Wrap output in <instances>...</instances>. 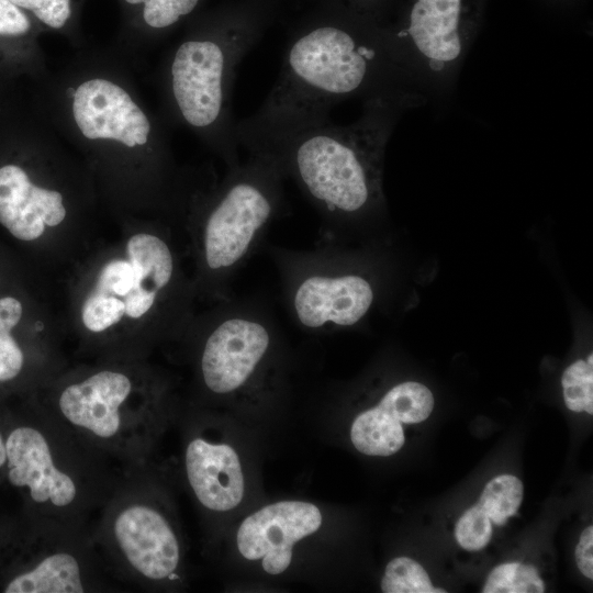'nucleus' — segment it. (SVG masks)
Returning <instances> with one entry per match:
<instances>
[{
	"instance_id": "nucleus-1",
	"label": "nucleus",
	"mask_w": 593,
	"mask_h": 593,
	"mask_svg": "<svg viewBox=\"0 0 593 593\" xmlns=\"http://www.w3.org/2000/svg\"><path fill=\"white\" fill-rule=\"evenodd\" d=\"M390 107L371 100L357 122L329 116L277 127L236 130L239 146L272 159L331 227L360 220L383 204L382 175L390 134Z\"/></svg>"
},
{
	"instance_id": "nucleus-2",
	"label": "nucleus",
	"mask_w": 593,
	"mask_h": 593,
	"mask_svg": "<svg viewBox=\"0 0 593 593\" xmlns=\"http://www.w3.org/2000/svg\"><path fill=\"white\" fill-rule=\"evenodd\" d=\"M380 60V47L349 29L314 25L290 42L264 103L236 122V128L265 130L326 118L335 103L371 83Z\"/></svg>"
},
{
	"instance_id": "nucleus-3",
	"label": "nucleus",
	"mask_w": 593,
	"mask_h": 593,
	"mask_svg": "<svg viewBox=\"0 0 593 593\" xmlns=\"http://www.w3.org/2000/svg\"><path fill=\"white\" fill-rule=\"evenodd\" d=\"M256 40L246 25L233 24L183 41L169 66V90L181 120L200 132L224 159L237 166L239 143L231 93L236 69Z\"/></svg>"
},
{
	"instance_id": "nucleus-4",
	"label": "nucleus",
	"mask_w": 593,
	"mask_h": 593,
	"mask_svg": "<svg viewBox=\"0 0 593 593\" xmlns=\"http://www.w3.org/2000/svg\"><path fill=\"white\" fill-rule=\"evenodd\" d=\"M284 177L272 159L249 154L230 168L214 192L202 224L205 270L226 290L284 204Z\"/></svg>"
},
{
	"instance_id": "nucleus-5",
	"label": "nucleus",
	"mask_w": 593,
	"mask_h": 593,
	"mask_svg": "<svg viewBox=\"0 0 593 593\" xmlns=\"http://www.w3.org/2000/svg\"><path fill=\"white\" fill-rule=\"evenodd\" d=\"M287 306L294 322L312 332L358 324L371 310L376 288L370 277L343 265L331 245L310 250L273 247Z\"/></svg>"
},
{
	"instance_id": "nucleus-6",
	"label": "nucleus",
	"mask_w": 593,
	"mask_h": 593,
	"mask_svg": "<svg viewBox=\"0 0 593 593\" xmlns=\"http://www.w3.org/2000/svg\"><path fill=\"white\" fill-rule=\"evenodd\" d=\"M275 324L260 306L233 302L204 343L201 372L209 390L228 394L244 388L270 353Z\"/></svg>"
},
{
	"instance_id": "nucleus-7",
	"label": "nucleus",
	"mask_w": 593,
	"mask_h": 593,
	"mask_svg": "<svg viewBox=\"0 0 593 593\" xmlns=\"http://www.w3.org/2000/svg\"><path fill=\"white\" fill-rule=\"evenodd\" d=\"M74 121L83 137L145 146L154 128L144 110L120 85L105 78L82 81L72 93Z\"/></svg>"
},
{
	"instance_id": "nucleus-8",
	"label": "nucleus",
	"mask_w": 593,
	"mask_h": 593,
	"mask_svg": "<svg viewBox=\"0 0 593 593\" xmlns=\"http://www.w3.org/2000/svg\"><path fill=\"white\" fill-rule=\"evenodd\" d=\"M322 524V514L312 503L282 501L267 505L249 515L237 532V547L248 560H261L270 574L288 569L292 547L315 533Z\"/></svg>"
},
{
	"instance_id": "nucleus-9",
	"label": "nucleus",
	"mask_w": 593,
	"mask_h": 593,
	"mask_svg": "<svg viewBox=\"0 0 593 593\" xmlns=\"http://www.w3.org/2000/svg\"><path fill=\"white\" fill-rule=\"evenodd\" d=\"M473 16L472 0H415L406 34L432 67L440 70L461 55Z\"/></svg>"
},
{
	"instance_id": "nucleus-10",
	"label": "nucleus",
	"mask_w": 593,
	"mask_h": 593,
	"mask_svg": "<svg viewBox=\"0 0 593 593\" xmlns=\"http://www.w3.org/2000/svg\"><path fill=\"white\" fill-rule=\"evenodd\" d=\"M114 535L131 566L148 579L161 580L176 570L179 545L166 519L146 505L123 510L114 522Z\"/></svg>"
},
{
	"instance_id": "nucleus-11",
	"label": "nucleus",
	"mask_w": 593,
	"mask_h": 593,
	"mask_svg": "<svg viewBox=\"0 0 593 593\" xmlns=\"http://www.w3.org/2000/svg\"><path fill=\"white\" fill-rule=\"evenodd\" d=\"M65 216L61 193L34 184L18 165L0 167V223L14 237L34 240L45 226H57Z\"/></svg>"
},
{
	"instance_id": "nucleus-12",
	"label": "nucleus",
	"mask_w": 593,
	"mask_h": 593,
	"mask_svg": "<svg viewBox=\"0 0 593 593\" xmlns=\"http://www.w3.org/2000/svg\"><path fill=\"white\" fill-rule=\"evenodd\" d=\"M9 480L13 485L27 486L35 502H51L64 507L76 497L72 479L55 465L45 437L32 427L11 432L5 443Z\"/></svg>"
},
{
	"instance_id": "nucleus-13",
	"label": "nucleus",
	"mask_w": 593,
	"mask_h": 593,
	"mask_svg": "<svg viewBox=\"0 0 593 593\" xmlns=\"http://www.w3.org/2000/svg\"><path fill=\"white\" fill-rule=\"evenodd\" d=\"M132 389L130 379L115 371H100L67 387L59 398L63 415L98 437L114 436L121 425L120 406Z\"/></svg>"
},
{
	"instance_id": "nucleus-14",
	"label": "nucleus",
	"mask_w": 593,
	"mask_h": 593,
	"mask_svg": "<svg viewBox=\"0 0 593 593\" xmlns=\"http://www.w3.org/2000/svg\"><path fill=\"white\" fill-rule=\"evenodd\" d=\"M187 475L198 500L213 511H228L244 495L239 459L226 444L192 440L186 452Z\"/></svg>"
},
{
	"instance_id": "nucleus-15",
	"label": "nucleus",
	"mask_w": 593,
	"mask_h": 593,
	"mask_svg": "<svg viewBox=\"0 0 593 593\" xmlns=\"http://www.w3.org/2000/svg\"><path fill=\"white\" fill-rule=\"evenodd\" d=\"M128 261L134 270V287L165 291L174 280L175 260L168 244L160 237L139 233L126 245Z\"/></svg>"
},
{
	"instance_id": "nucleus-16",
	"label": "nucleus",
	"mask_w": 593,
	"mask_h": 593,
	"mask_svg": "<svg viewBox=\"0 0 593 593\" xmlns=\"http://www.w3.org/2000/svg\"><path fill=\"white\" fill-rule=\"evenodd\" d=\"M5 593H81L83 585L77 559L58 552L43 559L34 569L13 579Z\"/></svg>"
},
{
	"instance_id": "nucleus-17",
	"label": "nucleus",
	"mask_w": 593,
	"mask_h": 593,
	"mask_svg": "<svg viewBox=\"0 0 593 593\" xmlns=\"http://www.w3.org/2000/svg\"><path fill=\"white\" fill-rule=\"evenodd\" d=\"M350 439L358 451L368 456H391L405 441L402 423L380 403L355 418Z\"/></svg>"
},
{
	"instance_id": "nucleus-18",
	"label": "nucleus",
	"mask_w": 593,
	"mask_h": 593,
	"mask_svg": "<svg viewBox=\"0 0 593 593\" xmlns=\"http://www.w3.org/2000/svg\"><path fill=\"white\" fill-rule=\"evenodd\" d=\"M379 403L402 424H414L428 418L434 409V396L423 383L404 381L391 387Z\"/></svg>"
},
{
	"instance_id": "nucleus-19",
	"label": "nucleus",
	"mask_w": 593,
	"mask_h": 593,
	"mask_svg": "<svg viewBox=\"0 0 593 593\" xmlns=\"http://www.w3.org/2000/svg\"><path fill=\"white\" fill-rule=\"evenodd\" d=\"M523 495L524 486L517 477L500 474L485 484L478 504L492 523L502 526L517 513Z\"/></svg>"
},
{
	"instance_id": "nucleus-20",
	"label": "nucleus",
	"mask_w": 593,
	"mask_h": 593,
	"mask_svg": "<svg viewBox=\"0 0 593 593\" xmlns=\"http://www.w3.org/2000/svg\"><path fill=\"white\" fill-rule=\"evenodd\" d=\"M22 304L13 296L0 299V381L15 378L23 366V353L11 335L22 317Z\"/></svg>"
},
{
	"instance_id": "nucleus-21",
	"label": "nucleus",
	"mask_w": 593,
	"mask_h": 593,
	"mask_svg": "<svg viewBox=\"0 0 593 593\" xmlns=\"http://www.w3.org/2000/svg\"><path fill=\"white\" fill-rule=\"evenodd\" d=\"M545 583L530 564L506 562L489 573L483 593H542Z\"/></svg>"
},
{
	"instance_id": "nucleus-22",
	"label": "nucleus",
	"mask_w": 593,
	"mask_h": 593,
	"mask_svg": "<svg viewBox=\"0 0 593 593\" xmlns=\"http://www.w3.org/2000/svg\"><path fill=\"white\" fill-rule=\"evenodd\" d=\"M384 593H445L443 589L433 586L425 569L409 557L392 559L385 567L381 580Z\"/></svg>"
},
{
	"instance_id": "nucleus-23",
	"label": "nucleus",
	"mask_w": 593,
	"mask_h": 593,
	"mask_svg": "<svg viewBox=\"0 0 593 593\" xmlns=\"http://www.w3.org/2000/svg\"><path fill=\"white\" fill-rule=\"evenodd\" d=\"M562 394L566 406L575 413L593 414V354L578 359L562 373Z\"/></svg>"
},
{
	"instance_id": "nucleus-24",
	"label": "nucleus",
	"mask_w": 593,
	"mask_h": 593,
	"mask_svg": "<svg viewBox=\"0 0 593 593\" xmlns=\"http://www.w3.org/2000/svg\"><path fill=\"white\" fill-rule=\"evenodd\" d=\"M124 315L125 303L123 300L97 290H93L86 299L81 311L83 325L96 333L116 324Z\"/></svg>"
},
{
	"instance_id": "nucleus-25",
	"label": "nucleus",
	"mask_w": 593,
	"mask_h": 593,
	"mask_svg": "<svg viewBox=\"0 0 593 593\" xmlns=\"http://www.w3.org/2000/svg\"><path fill=\"white\" fill-rule=\"evenodd\" d=\"M492 522L479 504L468 508L458 519L455 537L460 547L469 551L483 549L492 537Z\"/></svg>"
},
{
	"instance_id": "nucleus-26",
	"label": "nucleus",
	"mask_w": 593,
	"mask_h": 593,
	"mask_svg": "<svg viewBox=\"0 0 593 593\" xmlns=\"http://www.w3.org/2000/svg\"><path fill=\"white\" fill-rule=\"evenodd\" d=\"M127 3H143L145 23L157 30L167 29L177 23L180 18L191 13L199 0H125Z\"/></svg>"
},
{
	"instance_id": "nucleus-27",
	"label": "nucleus",
	"mask_w": 593,
	"mask_h": 593,
	"mask_svg": "<svg viewBox=\"0 0 593 593\" xmlns=\"http://www.w3.org/2000/svg\"><path fill=\"white\" fill-rule=\"evenodd\" d=\"M134 287V270L130 261L115 259L101 269L96 289L113 295L125 296Z\"/></svg>"
},
{
	"instance_id": "nucleus-28",
	"label": "nucleus",
	"mask_w": 593,
	"mask_h": 593,
	"mask_svg": "<svg viewBox=\"0 0 593 593\" xmlns=\"http://www.w3.org/2000/svg\"><path fill=\"white\" fill-rule=\"evenodd\" d=\"M19 8L30 10L44 24L61 29L71 14L70 0H10Z\"/></svg>"
},
{
	"instance_id": "nucleus-29",
	"label": "nucleus",
	"mask_w": 593,
	"mask_h": 593,
	"mask_svg": "<svg viewBox=\"0 0 593 593\" xmlns=\"http://www.w3.org/2000/svg\"><path fill=\"white\" fill-rule=\"evenodd\" d=\"M31 26L25 13L10 0H0V35L20 36Z\"/></svg>"
},
{
	"instance_id": "nucleus-30",
	"label": "nucleus",
	"mask_w": 593,
	"mask_h": 593,
	"mask_svg": "<svg viewBox=\"0 0 593 593\" xmlns=\"http://www.w3.org/2000/svg\"><path fill=\"white\" fill-rule=\"evenodd\" d=\"M158 293V291L145 288L132 289L125 295V315L132 318L142 317L154 306Z\"/></svg>"
},
{
	"instance_id": "nucleus-31",
	"label": "nucleus",
	"mask_w": 593,
	"mask_h": 593,
	"mask_svg": "<svg viewBox=\"0 0 593 593\" xmlns=\"http://www.w3.org/2000/svg\"><path fill=\"white\" fill-rule=\"evenodd\" d=\"M575 561L581 573L593 579V526H588L582 532L575 548Z\"/></svg>"
},
{
	"instance_id": "nucleus-32",
	"label": "nucleus",
	"mask_w": 593,
	"mask_h": 593,
	"mask_svg": "<svg viewBox=\"0 0 593 593\" xmlns=\"http://www.w3.org/2000/svg\"><path fill=\"white\" fill-rule=\"evenodd\" d=\"M5 459H7L5 445L3 444L1 435H0V467L4 463Z\"/></svg>"
}]
</instances>
